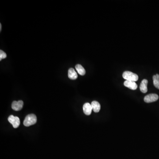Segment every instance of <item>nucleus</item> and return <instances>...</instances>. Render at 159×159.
<instances>
[{"mask_svg": "<svg viewBox=\"0 0 159 159\" xmlns=\"http://www.w3.org/2000/svg\"><path fill=\"white\" fill-rule=\"evenodd\" d=\"M37 117L34 114L27 115L23 121V125L25 126H29L33 125L36 123Z\"/></svg>", "mask_w": 159, "mask_h": 159, "instance_id": "obj_1", "label": "nucleus"}, {"mask_svg": "<svg viewBox=\"0 0 159 159\" xmlns=\"http://www.w3.org/2000/svg\"><path fill=\"white\" fill-rule=\"evenodd\" d=\"M123 77L126 81L137 82L138 80V76L137 74L133 73L130 71H126L123 73Z\"/></svg>", "mask_w": 159, "mask_h": 159, "instance_id": "obj_2", "label": "nucleus"}, {"mask_svg": "<svg viewBox=\"0 0 159 159\" xmlns=\"http://www.w3.org/2000/svg\"><path fill=\"white\" fill-rule=\"evenodd\" d=\"M8 121L12 124L14 128H17L20 125V119L18 117H15L13 115H10L8 118Z\"/></svg>", "mask_w": 159, "mask_h": 159, "instance_id": "obj_3", "label": "nucleus"}, {"mask_svg": "<svg viewBox=\"0 0 159 159\" xmlns=\"http://www.w3.org/2000/svg\"><path fill=\"white\" fill-rule=\"evenodd\" d=\"M158 99L159 96L156 94H150L145 97L144 101L147 103H153L157 101Z\"/></svg>", "mask_w": 159, "mask_h": 159, "instance_id": "obj_4", "label": "nucleus"}, {"mask_svg": "<svg viewBox=\"0 0 159 159\" xmlns=\"http://www.w3.org/2000/svg\"><path fill=\"white\" fill-rule=\"evenodd\" d=\"M23 105V102L22 100H19L18 101H14L12 102V108L14 110L19 111L22 109Z\"/></svg>", "mask_w": 159, "mask_h": 159, "instance_id": "obj_5", "label": "nucleus"}, {"mask_svg": "<svg viewBox=\"0 0 159 159\" xmlns=\"http://www.w3.org/2000/svg\"><path fill=\"white\" fill-rule=\"evenodd\" d=\"M124 85L125 87L131 89V90H135L138 88V85L135 82H132V81H125L124 83Z\"/></svg>", "mask_w": 159, "mask_h": 159, "instance_id": "obj_6", "label": "nucleus"}, {"mask_svg": "<svg viewBox=\"0 0 159 159\" xmlns=\"http://www.w3.org/2000/svg\"><path fill=\"white\" fill-rule=\"evenodd\" d=\"M83 109L84 112L86 115H89L92 113L93 108H92V105L89 103H84L83 107Z\"/></svg>", "mask_w": 159, "mask_h": 159, "instance_id": "obj_7", "label": "nucleus"}, {"mask_svg": "<svg viewBox=\"0 0 159 159\" xmlns=\"http://www.w3.org/2000/svg\"><path fill=\"white\" fill-rule=\"evenodd\" d=\"M148 81L147 80L144 79L142 80L140 86V89L142 93H145L148 91L147 88V84H148Z\"/></svg>", "mask_w": 159, "mask_h": 159, "instance_id": "obj_8", "label": "nucleus"}, {"mask_svg": "<svg viewBox=\"0 0 159 159\" xmlns=\"http://www.w3.org/2000/svg\"><path fill=\"white\" fill-rule=\"evenodd\" d=\"M68 77L70 79L74 80L77 78V74L73 68H70L68 70Z\"/></svg>", "mask_w": 159, "mask_h": 159, "instance_id": "obj_9", "label": "nucleus"}, {"mask_svg": "<svg viewBox=\"0 0 159 159\" xmlns=\"http://www.w3.org/2000/svg\"><path fill=\"white\" fill-rule=\"evenodd\" d=\"M91 105H92V108H93V110L94 112L95 113H98L99 112L101 107H100V104L98 102L96 101H93L91 103Z\"/></svg>", "mask_w": 159, "mask_h": 159, "instance_id": "obj_10", "label": "nucleus"}, {"mask_svg": "<svg viewBox=\"0 0 159 159\" xmlns=\"http://www.w3.org/2000/svg\"><path fill=\"white\" fill-rule=\"evenodd\" d=\"M75 68H76L77 71L78 73L80 75H82V76H84V75H85V73H86V71H85L84 68L82 65L77 64L75 66Z\"/></svg>", "mask_w": 159, "mask_h": 159, "instance_id": "obj_11", "label": "nucleus"}, {"mask_svg": "<svg viewBox=\"0 0 159 159\" xmlns=\"http://www.w3.org/2000/svg\"><path fill=\"white\" fill-rule=\"evenodd\" d=\"M153 78L154 85L156 88L159 89V74H156L154 75Z\"/></svg>", "mask_w": 159, "mask_h": 159, "instance_id": "obj_12", "label": "nucleus"}, {"mask_svg": "<svg viewBox=\"0 0 159 159\" xmlns=\"http://www.w3.org/2000/svg\"><path fill=\"white\" fill-rule=\"evenodd\" d=\"M6 57V53L2 50H1L0 51V60L1 61L2 59L5 58Z\"/></svg>", "mask_w": 159, "mask_h": 159, "instance_id": "obj_13", "label": "nucleus"}, {"mask_svg": "<svg viewBox=\"0 0 159 159\" xmlns=\"http://www.w3.org/2000/svg\"><path fill=\"white\" fill-rule=\"evenodd\" d=\"M0 28H1V29H0V31H1V24H0Z\"/></svg>", "mask_w": 159, "mask_h": 159, "instance_id": "obj_14", "label": "nucleus"}]
</instances>
